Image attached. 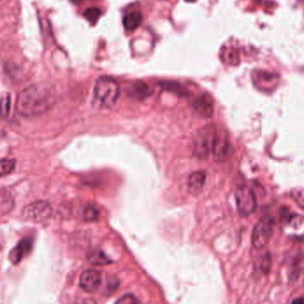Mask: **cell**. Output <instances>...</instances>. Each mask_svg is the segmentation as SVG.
I'll return each mask as SVG.
<instances>
[{
	"label": "cell",
	"mask_w": 304,
	"mask_h": 304,
	"mask_svg": "<svg viewBox=\"0 0 304 304\" xmlns=\"http://www.w3.org/2000/svg\"><path fill=\"white\" fill-rule=\"evenodd\" d=\"M252 80L258 90L263 93H271L278 86L279 78L274 73L265 70H255L252 73Z\"/></svg>",
	"instance_id": "cell-7"
},
{
	"label": "cell",
	"mask_w": 304,
	"mask_h": 304,
	"mask_svg": "<svg viewBox=\"0 0 304 304\" xmlns=\"http://www.w3.org/2000/svg\"><path fill=\"white\" fill-rule=\"evenodd\" d=\"M291 198L294 202L304 210V191L301 188H294L291 192Z\"/></svg>",
	"instance_id": "cell-21"
},
{
	"label": "cell",
	"mask_w": 304,
	"mask_h": 304,
	"mask_svg": "<svg viewBox=\"0 0 304 304\" xmlns=\"http://www.w3.org/2000/svg\"><path fill=\"white\" fill-rule=\"evenodd\" d=\"M10 96L7 94L0 99V116L4 118L8 116V114L10 112Z\"/></svg>",
	"instance_id": "cell-20"
},
{
	"label": "cell",
	"mask_w": 304,
	"mask_h": 304,
	"mask_svg": "<svg viewBox=\"0 0 304 304\" xmlns=\"http://www.w3.org/2000/svg\"><path fill=\"white\" fill-rule=\"evenodd\" d=\"M162 86L164 89L172 91L174 93H179V94H184L185 91L182 89V86L176 84V83L165 82L163 83Z\"/></svg>",
	"instance_id": "cell-22"
},
{
	"label": "cell",
	"mask_w": 304,
	"mask_h": 304,
	"mask_svg": "<svg viewBox=\"0 0 304 304\" xmlns=\"http://www.w3.org/2000/svg\"><path fill=\"white\" fill-rule=\"evenodd\" d=\"M275 229L274 219L264 216L259 220L252 233V244L256 249L265 248L271 240Z\"/></svg>",
	"instance_id": "cell-4"
},
{
	"label": "cell",
	"mask_w": 304,
	"mask_h": 304,
	"mask_svg": "<svg viewBox=\"0 0 304 304\" xmlns=\"http://www.w3.org/2000/svg\"><path fill=\"white\" fill-rule=\"evenodd\" d=\"M15 166V160L10 159H0V177L9 175Z\"/></svg>",
	"instance_id": "cell-17"
},
{
	"label": "cell",
	"mask_w": 304,
	"mask_h": 304,
	"mask_svg": "<svg viewBox=\"0 0 304 304\" xmlns=\"http://www.w3.org/2000/svg\"><path fill=\"white\" fill-rule=\"evenodd\" d=\"M205 182V175L204 172L192 173L188 180V187L189 192L197 194L201 192Z\"/></svg>",
	"instance_id": "cell-11"
},
{
	"label": "cell",
	"mask_w": 304,
	"mask_h": 304,
	"mask_svg": "<svg viewBox=\"0 0 304 304\" xmlns=\"http://www.w3.org/2000/svg\"><path fill=\"white\" fill-rule=\"evenodd\" d=\"M142 16L139 12L126 13L123 19V25L129 31H134L139 28L142 24Z\"/></svg>",
	"instance_id": "cell-13"
},
{
	"label": "cell",
	"mask_w": 304,
	"mask_h": 304,
	"mask_svg": "<svg viewBox=\"0 0 304 304\" xmlns=\"http://www.w3.org/2000/svg\"><path fill=\"white\" fill-rule=\"evenodd\" d=\"M102 15V12L97 7H91L84 12V17L91 24H96Z\"/></svg>",
	"instance_id": "cell-18"
},
{
	"label": "cell",
	"mask_w": 304,
	"mask_h": 304,
	"mask_svg": "<svg viewBox=\"0 0 304 304\" xmlns=\"http://www.w3.org/2000/svg\"><path fill=\"white\" fill-rule=\"evenodd\" d=\"M102 283V273L96 270H86L80 275V284L86 292L96 291Z\"/></svg>",
	"instance_id": "cell-9"
},
{
	"label": "cell",
	"mask_w": 304,
	"mask_h": 304,
	"mask_svg": "<svg viewBox=\"0 0 304 304\" xmlns=\"http://www.w3.org/2000/svg\"><path fill=\"white\" fill-rule=\"evenodd\" d=\"M132 94L136 99L144 100L151 96L152 90L147 84L143 82H138L132 86Z\"/></svg>",
	"instance_id": "cell-14"
},
{
	"label": "cell",
	"mask_w": 304,
	"mask_h": 304,
	"mask_svg": "<svg viewBox=\"0 0 304 304\" xmlns=\"http://www.w3.org/2000/svg\"><path fill=\"white\" fill-rule=\"evenodd\" d=\"M290 304H304V298H296V299L293 300Z\"/></svg>",
	"instance_id": "cell-25"
},
{
	"label": "cell",
	"mask_w": 304,
	"mask_h": 304,
	"mask_svg": "<svg viewBox=\"0 0 304 304\" xmlns=\"http://www.w3.org/2000/svg\"><path fill=\"white\" fill-rule=\"evenodd\" d=\"M228 151L229 143L227 138L222 135H219L217 132V137H216L215 147H214V150H213L215 159L222 160L228 154Z\"/></svg>",
	"instance_id": "cell-12"
},
{
	"label": "cell",
	"mask_w": 304,
	"mask_h": 304,
	"mask_svg": "<svg viewBox=\"0 0 304 304\" xmlns=\"http://www.w3.org/2000/svg\"><path fill=\"white\" fill-rule=\"evenodd\" d=\"M120 89L116 80L110 77H101L93 89V107L98 109H110L119 99Z\"/></svg>",
	"instance_id": "cell-2"
},
{
	"label": "cell",
	"mask_w": 304,
	"mask_h": 304,
	"mask_svg": "<svg viewBox=\"0 0 304 304\" xmlns=\"http://www.w3.org/2000/svg\"><path fill=\"white\" fill-rule=\"evenodd\" d=\"M192 111L195 116L208 119L214 114V103L208 96H200L192 103Z\"/></svg>",
	"instance_id": "cell-8"
},
{
	"label": "cell",
	"mask_w": 304,
	"mask_h": 304,
	"mask_svg": "<svg viewBox=\"0 0 304 304\" xmlns=\"http://www.w3.org/2000/svg\"><path fill=\"white\" fill-rule=\"evenodd\" d=\"M87 259L92 264L96 265L109 264L111 261L109 260V258L101 250H93L87 256Z\"/></svg>",
	"instance_id": "cell-16"
},
{
	"label": "cell",
	"mask_w": 304,
	"mask_h": 304,
	"mask_svg": "<svg viewBox=\"0 0 304 304\" xmlns=\"http://www.w3.org/2000/svg\"><path fill=\"white\" fill-rule=\"evenodd\" d=\"M116 304H138V300L132 294H126L120 298Z\"/></svg>",
	"instance_id": "cell-24"
},
{
	"label": "cell",
	"mask_w": 304,
	"mask_h": 304,
	"mask_svg": "<svg viewBox=\"0 0 304 304\" xmlns=\"http://www.w3.org/2000/svg\"><path fill=\"white\" fill-rule=\"evenodd\" d=\"M221 56L224 63H228L230 65H238L239 63V54L238 52L235 48L229 47V48H223L221 53Z\"/></svg>",
	"instance_id": "cell-15"
},
{
	"label": "cell",
	"mask_w": 304,
	"mask_h": 304,
	"mask_svg": "<svg viewBox=\"0 0 304 304\" xmlns=\"http://www.w3.org/2000/svg\"><path fill=\"white\" fill-rule=\"evenodd\" d=\"M83 218L88 222L94 221L99 215V212L97 210L96 206L93 205H86V207L83 210Z\"/></svg>",
	"instance_id": "cell-19"
},
{
	"label": "cell",
	"mask_w": 304,
	"mask_h": 304,
	"mask_svg": "<svg viewBox=\"0 0 304 304\" xmlns=\"http://www.w3.org/2000/svg\"><path fill=\"white\" fill-rule=\"evenodd\" d=\"M216 137L217 129L214 125H208L199 129L196 132L192 142L193 154L196 158L199 159H206L214 150Z\"/></svg>",
	"instance_id": "cell-3"
},
{
	"label": "cell",
	"mask_w": 304,
	"mask_h": 304,
	"mask_svg": "<svg viewBox=\"0 0 304 304\" xmlns=\"http://www.w3.org/2000/svg\"><path fill=\"white\" fill-rule=\"evenodd\" d=\"M238 210L243 216L252 215L256 209V198L251 188L243 185L238 187L235 193Z\"/></svg>",
	"instance_id": "cell-5"
},
{
	"label": "cell",
	"mask_w": 304,
	"mask_h": 304,
	"mask_svg": "<svg viewBox=\"0 0 304 304\" xmlns=\"http://www.w3.org/2000/svg\"><path fill=\"white\" fill-rule=\"evenodd\" d=\"M33 246L32 238H26L21 240L18 245L10 252L9 259L13 264L16 265L21 262L25 255H28Z\"/></svg>",
	"instance_id": "cell-10"
},
{
	"label": "cell",
	"mask_w": 304,
	"mask_h": 304,
	"mask_svg": "<svg viewBox=\"0 0 304 304\" xmlns=\"http://www.w3.org/2000/svg\"><path fill=\"white\" fill-rule=\"evenodd\" d=\"M53 102V94L49 89L42 86H31L18 96L17 110L24 116H39L48 110Z\"/></svg>",
	"instance_id": "cell-1"
},
{
	"label": "cell",
	"mask_w": 304,
	"mask_h": 304,
	"mask_svg": "<svg viewBox=\"0 0 304 304\" xmlns=\"http://www.w3.org/2000/svg\"><path fill=\"white\" fill-rule=\"evenodd\" d=\"M271 255L269 253H265L264 255L261 256V269L262 272L264 273H269V271L271 270Z\"/></svg>",
	"instance_id": "cell-23"
},
{
	"label": "cell",
	"mask_w": 304,
	"mask_h": 304,
	"mask_svg": "<svg viewBox=\"0 0 304 304\" xmlns=\"http://www.w3.org/2000/svg\"><path fill=\"white\" fill-rule=\"evenodd\" d=\"M52 213V207L47 201H37L26 205L22 212L23 218L32 221L41 222L48 218Z\"/></svg>",
	"instance_id": "cell-6"
},
{
	"label": "cell",
	"mask_w": 304,
	"mask_h": 304,
	"mask_svg": "<svg viewBox=\"0 0 304 304\" xmlns=\"http://www.w3.org/2000/svg\"><path fill=\"white\" fill-rule=\"evenodd\" d=\"M186 2H188V3H192V2H195L197 0H185Z\"/></svg>",
	"instance_id": "cell-26"
}]
</instances>
